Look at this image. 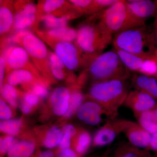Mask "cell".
Listing matches in <instances>:
<instances>
[{
    "label": "cell",
    "instance_id": "23",
    "mask_svg": "<svg viewBox=\"0 0 157 157\" xmlns=\"http://www.w3.org/2000/svg\"><path fill=\"white\" fill-rule=\"evenodd\" d=\"M69 19L67 16L58 17L53 14H48L44 15L42 19L44 27L51 30L67 26Z\"/></svg>",
    "mask_w": 157,
    "mask_h": 157
},
{
    "label": "cell",
    "instance_id": "19",
    "mask_svg": "<svg viewBox=\"0 0 157 157\" xmlns=\"http://www.w3.org/2000/svg\"><path fill=\"white\" fill-rule=\"evenodd\" d=\"M14 16L12 10L6 4H1L0 7V33L6 35L14 25Z\"/></svg>",
    "mask_w": 157,
    "mask_h": 157
},
{
    "label": "cell",
    "instance_id": "18",
    "mask_svg": "<svg viewBox=\"0 0 157 157\" xmlns=\"http://www.w3.org/2000/svg\"><path fill=\"white\" fill-rule=\"evenodd\" d=\"M121 60L130 71L139 73L145 59L124 51L113 48Z\"/></svg>",
    "mask_w": 157,
    "mask_h": 157
},
{
    "label": "cell",
    "instance_id": "45",
    "mask_svg": "<svg viewBox=\"0 0 157 157\" xmlns=\"http://www.w3.org/2000/svg\"><path fill=\"white\" fill-rule=\"evenodd\" d=\"M153 35L155 45L157 48V14L155 20L154 24V33Z\"/></svg>",
    "mask_w": 157,
    "mask_h": 157
},
{
    "label": "cell",
    "instance_id": "17",
    "mask_svg": "<svg viewBox=\"0 0 157 157\" xmlns=\"http://www.w3.org/2000/svg\"><path fill=\"white\" fill-rule=\"evenodd\" d=\"M77 30L67 26L49 30L46 32L47 39L52 43L58 42H72L76 40Z\"/></svg>",
    "mask_w": 157,
    "mask_h": 157
},
{
    "label": "cell",
    "instance_id": "39",
    "mask_svg": "<svg viewBox=\"0 0 157 157\" xmlns=\"http://www.w3.org/2000/svg\"><path fill=\"white\" fill-rule=\"evenodd\" d=\"M51 72L54 76L55 78L58 80H62L65 77L64 69L56 67L53 66H49Z\"/></svg>",
    "mask_w": 157,
    "mask_h": 157
},
{
    "label": "cell",
    "instance_id": "31",
    "mask_svg": "<svg viewBox=\"0 0 157 157\" xmlns=\"http://www.w3.org/2000/svg\"><path fill=\"white\" fill-rule=\"evenodd\" d=\"M65 3V1L62 0H47L43 2L42 9L46 14H52L61 8Z\"/></svg>",
    "mask_w": 157,
    "mask_h": 157
},
{
    "label": "cell",
    "instance_id": "44",
    "mask_svg": "<svg viewBox=\"0 0 157 157\" xmlns=\"http://www.w3.org/2000/svg\"><path fill=\"white\" fill-rule=\"evenodd\" d=\"M21 108L23 112L26 114H27L30 112L32 109V107L23 101L22 104H21Z\"/></svg>",
    "mask_w": 157,
    "mask_h": 157
},
{
    "label": "cell",
    "instance_id": "43",
    "mask_svg": "<svg viewBox=\"0 0 157 157\" xmlns=\"http://www.w3.org/2000/svg\"><path fill=\"white\" fill-rule=\"evenodd\" d=\"M149 147L157 151V132L151 135Z\"/></svg>",
    "mask_w": 157,
    "mask_h": 157
},
{
    "label": "cell",
    "instance_id": "5",
    "mask_svg": "<svg viewBox=\"0 0 157 157\" xmlns=\"http://www.w3.org/2000/svg\"><path fill=\"white\" fill-rule=\"evenodd\" d=\"M88 71L99 82L115 79H128L130 71L124 65L113 49L92 59L88 65Z\"/></svg>",
    "mask_w": 157,
    "mask_h": 157
},
{
    "label": "cell",
    "instance_id": "13",
    "mask_svg": "<svg viewBox=\"0 0 157 157\" xmlns=\"http://www.w3.org/2000/svg\"><path fill=\"white\" fill-rule=\"evenodd\" d=\"M14 16V28L17 31L25 30L36 20L37 7L33 3L24 5Z\"/></svg>",
    "mask_w": 157,
    "mask_h": 157
},
{
    "label": "cell",
    "instance_id": "32",
    "mask_svg": "<svg viewBox=\"0 0 157 157\" xmlns=\"http://www.w3.org/2000/svg\"><path fill=\"white\" fill-rule=\"evenodd\" d=\"M14 139L11 136H8L4 139H1L0 142V151L2 154H4L7 152L13 146Z\"/></svg>",
    "mask_w": 157,
    "mask_h": 157
},
{
    "label": "cell",
    "instance_id": "35",
    "mask_svg": "<svg viewBox=\"0 0 157 157\" xmlns=\"http://www.w3.org/2000/svg\"><path fill=\"white\" fill-rule=\"evenodd\" d=\"M23 101L33 107L38 104L39 98L33 92L28 93L24 96Z\"/></svg>",
    "mask_w": 157,
    "mask_h": 157
},
{
    "label": "cell",
    "instance_id": "49",
    "mask_svg": "<svg viewBox=\"0 0 157 157\" xmlns=\"http://www.w3.org/2000/svg\"><path fill=\"white\" fill-rule=\"evenodd\" d=\"M155 78H156V79L157 82V75H156L155 76Z\"/></svg>",
    "mask_w": 157,
    "mask_h": 157
},
{
    "label": "cell",
    "instance_id": "36",
    "mask_svg": "<svg viewBox=\"0 0 157 157\" xmlns=\"http://www.w3.org/2000/svg\"><path fill=\"white\" fill-rule=\"evenodd\" d=\"M30 33V32L29 31L26 30L18 31L17 33L14 34V36L11 37L10 41L16 43V44L20 45L23 39Z\"/></svg>",
    "mask_w": 157,
    "mask_h": 157
},
{
    "label": "cell",
    "instance_id": "28",
    "mask_svg": "<svg viewBox=\"0 0 157 157\" xmlns=\"http://www.w3.org/2000/svg\"><path fill=\"white\" fill-rule=\"evenodd\" d=\"M143 153L139 148L132 145H124L117 150L115 157H141Z\"/></svg>",
    "mask_w": 157,
    "mask_h": 157
},
{
    "label": "cell",
    "instance_id": "25",
    "mask_svg": "<svg viewBox=\"0 0 157 157\" xmlns=\"http://www.w3.org/2000/svg\"><path fill=\"white\" fill-rule=\"evenodd\" d=\"M83 99V96L81 91L76 90L70 95L69 107L65 117H70L73 115L76 110H78L82 104Z\"/></svg>",
    "mask_w": 157,
    "mask_h": 157
},
{
    "label": "cell",
    "instance_id": "21",
    "mask_svg": "<svg viewBox=\"0 0 157 157\" xmlns=\"http://www.w3.org/2000/svg\"><path fill=\"white\" fill-rule=\"evenodd\" d=\"M33 142L22 141L14 144L8 152V157H30L35 150Z\"/></svg>",
    "mask_w": 157,
    "mask_h": 157
},
{
    "label": "cell",
    "instance_id": "29",
    "mask_svg": "<svg viewBox=\"0 0 157 157\" xmlns=\"http://www.w3.org/2000/svg\"><path fill=\"white\" fill-rule=\"evenodd\" d=\"M91 138L89 133L86 132H82L78 136L76 143V150L77 153L82 154L89 147Z\"/></svg>",
    "mask_w": 157,
    "mask_h": 157
},
{
    "label": "cell",
    "instance_id": "12",
    "mask_svg": "<svg viewBox=\"0 0 157 157\" xmlns=\"http://www.w3.org/2000/svg\"><path fill=\"white\" fill-rule=\"evenodd\" d=\"M124 133L132 146L138 148H147L149 147L151 135L139 124L132 121Z\"/></svg>",
    "mask_w": 157,
    "mask_h": 157
},
{
    "label": "cell",
    "instance_id": "37",
    "mask_svg": "<svg viewBox=\"0 0 157 157\" xmlns=\"http://www.w3.org/2000/svg\"><path fill=\"white\" fill-rule=\"evenodd\" d=\"M33 92L38 97L44 98L48 95L47 89L40 84L36 85L33 88Z\"/></svg>",
    "mask_w": 157,
    "mask_h": 157
},
{
    "label": "cell",
    "instance_id": "27",
    "mask_svg": "<svg viewBox=\"0 0 157 157\" xmlns=\"http://www.w3.org/2000/svg\"><path fill=\"white\" fill-rule=\"evenodd\" d=\"M2 97L11 106L16 107L17 105V90L11 85L5 84L1 89Z\"/></svg>",
    "mask_w": 157,
    "mask_h": 157
},
{
    "label": "cell",
    "instance_id": "40",
    "mask_svg": "<svg viewBox=\"0 0 157 157\" xmlns=\"http://www.w3.org/2000/svg\"><path fill=\"white\" fill-rule=\"evenodd\" d=\"M71 137L67 134H65L63 139L60 143V146L63 149H69L71 145Z\"/></svg>",
    "mask_w": 157,
    "mask_h": 157
},
{
    "label": "cell",
    "instance_id": "41",
    "mask_svg": "<svg viewBox=\"0 0 157 157\" xmlns=\"http://www.w3.org/2000/svg\"><path fill=\"white\" fill-rule=\"evenodd\" d=\"M58 157H76V155L73 150L66 149L61 152Z\"/></svg>",
    "mask_w": 157,
    "mask_h": 157
},
{
    "label": "cell",
    "instance_id": "30",
    "mask_svg": "<svg viewBox=\"0 0 157 157\" xmlns=\"http://www.w3.org/2000/svg\"><path fill=\"white\" fill-rule=\"evenodd\" d=\"M139 73L149 76H155L157 74V62L154 59H145Z\"/></svg>",
    "mask_w": 157,
    "mask_h": 157
},
{
    "label": "cell",
    "instance_id": "15",
    "mask_svg": "<svg viewBox=\"0 0 157 157\" xmlns=\"http://www.w3.org/2000/svg\"><path fill=\"white\" fill-rule=\"evenodd\" d=\"M70 95L69 90L64 86L57 88L51 98L53 112L56 115L66 114L69 107Z\"/></svg>",
    "mask_w": 157,
    "mask_h": 157
},
{
    "label": "cell",
    "instance_id": "14",
    "mask_svg": "<svg viewBox=\"0 0 157 157\" xmlns=\"http://www.w3.org/2000/svg\"><path fill=\"white\" fill-rule=\"evenodd\" d=\"M126 1L129 9L139 19L145 20L157 14V1L151 0H128Z\"/></svg>",
    "mask_w": 157,
    "mask_h": 157
},
{
    "label": "cell",
    "instance_id": "9",
    "mask_svg": "<svg viewBox=\"0 0 157 157\" xmlns=\"http://www.w3.org/2000/svg\"><path fill=\"white\" fill-rule=\"evenodd\" d=\"M104 115L109 117L115 116L94 101H88L83 103L77 110L78 118L90 125H97L100 124Z\"/></svg>",
    "mask_w": 157,
    "mask_h": 157
},
{
    "label": "cell",
    "instance_id": "3",
    "mask_svg": "<svg viewBox=\"0 0 157 157\" xmlns=\"http://www.w3.org/2000/svg\"><path fill=\"white\" fill-rule=\"evenodd\" d=\"M99 22L110 33L114 35L145 25L132 13L124 0H117L107 9L99 12Z\"/></svg>",
    "mask_w": 157,
    "mask_h": 157
},
{
    "label": "cell",
    "instance_id": "26",
    "mask_svg": "<svg viewBox=\"0 0 157 157\" xmlns=\"http://www.w3.org/2000/svg\"><path fill=\"white\" fill-rule=\"evenodd\" d=\"M21 125V121L20 119L10 120L1 122V131L8 135H15L18 134Z\"/></svg>",
    "mask_w": 157,
    "mask_h": 157
},
{
    "label": "cell",
    "instance_id": "1",
    "mask_svg": "<svg viewBox=\"0 0 157 157\" xmlns=\"http://www.w3.org/2000/svg\"><path fill=\"white\" fill-rule=\"evenodd\" d=\"M113 48L133 54L144 59H154L153 35L144 25L113 35Z\"/></svg>",
    "mask_w": 157,
    "mask_h": 157
},
{
    "label": "cell",
    "instance_id": "24",
    "mask_svg": "<svg viewBox=\"0 0 157 157\" xmlns=\"http://www.w3.org/2000/svg\"><path fill=\"white\" fill-rule=\"evenodd\" d=\"M63 137V132L56 127H53L48 131L44 141V146L52 148L60 144Z\"/></svg>",
    "mask_w": 157,
    "mask_h": 157
},
{
    "label": "cell",
    "instance_id": "22",
    "mask_svg": "<svg viewBox=\"0 0 157 157\" xmlns=\"http://www.w3.org/2000/svg\"><path fill=\"white\" fill-rule=\"evenodd\" d=\"M34 76L32 71L26 69L12 70L8 77L9 84L16 86L23 83L28 82L33 79Z\"/></svg>",
    "mask_w": 157,
    "mask_h": 157
},
{
    "label": "cell",
    "instance_id": "8",
    "mask_svg": "<svg viewBox=\"0 0 157 157\" xmlns=\"http://www.w3.org/2000/svg\"><path fill=\"white\" fill-rule=\"evenodd\" d=\"M132 122L125 120L107 122L96 134L94 137V145L103 146L112 143L120 134L124 133Z\"/></svg>",
    "mask_w": 157,
    "mask_h": 157
},
{
    "label": "cell",
    "instance_id": "11",
    "mask_svg": "<svg viewBox=\"0 0 157 157\" xmlns=\"http://www.w3.org/2000/svg\"><path fill=\"white\" fill-rule=\"evenodd\" d=\"M6 63V69L14 70L18 69H35L31 64L30 57L22 46H11L2 55Z\"/></svg>",
    "mask_w": 157,
    "mask_h": 157
},
{
    "label": "cell",
    "instance_id": "42",
    "mask_svg": "<svg viewBox=\"0 0 157 157\" xmlns=\"http://www.w3.org/2000/svg\"><path fill=\"white\" fill-rule=\"evenodd\" d=\"M63 132L65 134L70 135L71 137H73L76 134V130L73 126L69 124L65 126L63 128Z\"/></svg>",
    "mask_w": 157,
    "mask_h": 157
},
{
    "label": "cell",
    "instance_id": "48",
    "mask_svg": "<svg viewBox=\"0 0 157 157\" xmlns=\"http://www.w3.org/2000/svg\"><path fill=\"white\" fill-rule=\"evenodd\" d=\"M154 110L155 115L156 117L157 120V107L155 109H154Z\"/></svg>",
    "mask_w": 157,
    "mask_h": 157
},
{
    "label": "cell",
    "instance_id": "10",
    "mask_svg": "<svg viewBox=\"0 0 157 157\" xmlns=\"http://www.w3.org/2000/svg\"><path fill=\"white\" fill-rule=\"evenodd\" d=\"M124 104L134 112L135 115L157 107L156 100L148 94L139 90L129 92Z\"/></svg>",
    "mask_w": 157,
    "mask_h": 157
},
{
    "label": "cell",
    "instance_id": "47",
    "mask_svg": "<svg viewBox=\"0 0 157 157\" xmlns=\"http://www.w3.org/2000/svg\"><path fill=\"white\" fill-rule=\"evenodd\" d=\"M154 59L157 62V48H156L153 55Z\"/></svg>",
    "mask_w": 157,
    "mask_h": 157
},
{
    "label": "cell",
    "instance_id": "20",
    "mask_svg": "<svg viewBox=\"0 0 157 157\" xmlns=\"http://www.w3.org/2000/svg\"><path fill=\"white\" fill-rule=\"evenodd\" d=\"M135 116L138 124L147 132L151 135L157 132V120L154 109Z\"/></svg>",
    "mask_w": 157,
    "mask_h": 157
},
{
    "label": "cell",
    "instance_id": "4",
    "mask_svg": "<svg viewBox=\"0 0 157 157\" xmlns=\"http://www.w3.org/2000/svg\"><path fill=\"white\" fill-rule=\"evenodd\" d=\"M113 36L99 21L97 24L86 23L77 30L76 44L85 54L94 57L112 43Z\"/></svg>",
    "mask_w": 157,
    "mask_h": 157
},
{
    "label": "cell",
    "instance_id": "6",
    "mask_svg": "<svg viewBox=\"0 0 157 157\" xmlns=\"http://www.w3.org/2000/svg\"><path fill=\"white\" fill-rule=\"evenodd\" d=\"M53 43L55 53L69 70H76L82 64L88 65L92 59L83 55L84 53L77 45L72 42H58Z\"/></svg>",
    "mask_w": 157,
    "mask_h": 157
},
{
    "label": "cell",
    "instance_id": "46",
    "mask_svg": "<svg viewBox=\"0 0 157 157\" xmlns=\"http://www.w3.org/2000/svg\"><path fill=\"white\" fill-rule=\"evenodd\" d=\"M39 157H54V154L51 151H47L42 153Z\"/></svg>",
    "mask_w": 157,
    "mask_h": 157
},
{
    "label": "cell",
    "instance_id": "34",
    "mask_svg": "<svg viewBox=\"0 0 157 157\" xmlns=\"http://www.w3.org/2000/svg\"><path fill=\"white\" fill-rule=\"evenodd\" d=\"M12 116V112L6 102L2 99L0 101V118L2 120L9 119Z\"/></svg>",
    "mask_w": 157,
    "mask_h": 157
},
{
    "label": "cell",
    "instance_id": "7",
    "mask_svg": "<svg viewBox=\"0 0 157 157\" xmlns=\"http://www.w3.org/2000/svg\"><path fill=\"white\" fill-rule=\"evenodd\" d=\"M20 45L23 47L39 69H50L47 47L42 40L30 33L23 39Z\"/></svg>",
    "mask_w": 157,
    "mask_h": 157
},
{
    "label": "cell",
    "instance_id": "38",
    "mask_svg": "<svg viewBox=\"0 0 157 157\" xmlns=\"http://www.w3.org/2000/svg\"><path fill=\"white\" fill-rule=\"evenodd\" d=\"M6 69V63L5 58L1 56L0 57V86L1 90L3 86L4 76Z\"/></svg>",
    "mask_w": 157,
    "mask_h": 157
},
{
    "label": "cell",
    "instance_id": "16",
    "mask_svg": "<svg viewBox=\"0 0 157 157\" xmlns=\"http://www.w3.org/2000/svg\"><path fill=\"white\" fill-rule=\"evenodd\" d=\"M132 81L136 90L144 92L157 100V82L155 77L140 73L135 74Z\"/></svg>",
    "mask_w": 157,
    "mask_h": 157
},
{
    "label": "cell",
    "instance_id": "33",
    "mask_svg": "<svg viewBox=\"0 0 157 157\" xmlns=\"http://www.w3.org/2000/svg\"><path fill=\"white\" fill-rule=\"evenodd\" d=\"M48 62L49 66H53L63 69H64L66 67L61 59L55 52H49Z\"/></svg>",
    "mask_w": 157,
    "mask_h": 157
},
{
    "label": "cell",
    "instance_id": "2",
    "mask_svg": "<svg viewBox=\"0 0 157 157\" xmlns=\"http://www.w3.org/2000/svg\"><path fill=\"white\" fill-rule=\"evenodd\" d=\"M128 79H115L99 82L90 90V97L105 109L115 115L124 104L128 91Z\"/></svg>",
    "mask_w": 157,
    "mask_h": 157
}]
</instances>
